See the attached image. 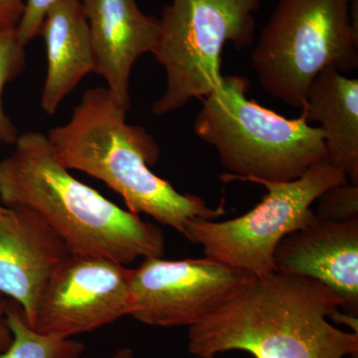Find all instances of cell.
I'll return each mask as SVG.
<instances>
[{"mask_svg": "<svg viewBox=\"0 0 358 358\" xmlns=\"http://www.w3.org/2000/svg\"><path fill=\"white\" fill-rule=\"evenodd\" d=\"M7 301L0 294V353L6 352L13 341V334L6 320Z\"/></svg>", "mask_w": 358, "mask_h": 358, "instance_id": "obj_20", "label": "cell"}, {"mask_svg": "<svg viewBox=\"0 0 358 358\" xmlns=\"http://www.w3.org/2000/svg\"><path fill=\"white\" fill-rule=\"evenodd\" d=\"M262 0H171L159 20L152 54L166 69V89L152 112L164 115L222 84L221 55L228 42L240 50L253 44L254 13Z\"/></svg>", "mask_w": 358, "mask_h": 358, "instance_id": "obj_6", "label": "cell"}, {"mask_svg": "<svg viewBox=\"0 0 358 358\" xmlns=\"http://www.w3.org/2000/svg\"><path fill=\"white\" fill-rule=\"evenodd\" d=\"M247 78L223 76L222 84L202 99L195 134L216 150L224 180H294L327 159L324 134L303 115L287 119L248 100Z\"/></svg>", "mask_w": 358, "mask_h": 358, "instance_id": "obj_4", "label": "cell"}, {"mask_svg": "<svg viewBox=\"0 0 358 358\" xmlns=\"http://www.w3.org/2000/svg\"><path fill=\"white\" fill-rule=\"evenodd\" d=\"M275 272L303 275L329 287L343 301V313L358 315V219L320 220L289 233L274 253Z\"/></svg>", "mask_w": 358, "mask_h": 358, "instance_id": "obj_11", "label": "cell"}, {"mask_svg": "<svg viewBox=\"0 0 358 358\" xmlns=\"http://www.w3.org/2000/svg\"><path fill=\"white\" fill-rule=\"evenodd\" d=\"M0 160V201L32 209L55 231L72 255L110 259L127 266L159 258L166 237L159 226L124 210L84 185L59 162L46 134L18 136Z\"/></svg>", "mask_w": 358, "mask_h": 358, "instance_id": "obj_2", "label": "cell"}, {"mask_svg": "<svg viewBox=\"0 0 358 358\" xmlns=\"http://www.w3.org/2000/svg\"><path fill=\"white\" fill-rule=\"evenodd\" d=\"M6 320L13 341L0 358H80L83 355L85 346L80 341L35 331L14 301L7 303Z\"/></svg>", "mask_w": 358, "mask_h": 358, "instance_id": "obj_15", "label": "cell"}, {"mask_svg": "<svg viewBox=\"0 0 358 358\" xmlns=\"http://www.w3.org/2000/svg\"><path fill=\"white\" fill-rule=\"evenodd\" d=\"M25 46L18 38L16 27H0V143L14 145L18 131L2 105V93L9 82L24 70Z\"/></svg>", "mask_w": 358, "mask_h": 358, "instance_id": "obj_16", "label": "cell"}, {"mask_svg": "<svg viewBox=\"0 0 358 358\" xmlns=\"http://www.w3.org/2000/svg\"><path fill=\"white\" fill-rule=\"evenodd\" d=\"M112 358H134V352L131 348H122L117 350Z\"/></svg>", "mask_w": 358, "mask_h": 358, "instance_id": "obj_21", "label": "cell"}, {"mask_svg": "<svg viewBox=\"0 0 358 358\" xmlns=\"http://www.w3.org/2000/svg\"><path fill=\"white\" fill-rule=\"evenodd\" d=\"M315 216L329 222L358 219V185L343 183L329 188L317 199Z\"/></svg>", "mask_w": 358, "mask_h": 358, "instance_id": "obj_17", "label": "cell"}, {"mask_svg": "<svg viewBox=\"0 0 358 358\" xmlns=\"http://www.w3.org/2000/svg\"><path fill=\"white\" fill-rule=\"evenodd\" d=\"M341 298L317 280L273 272L255 275L229 300L188 327L199 358L241 350L254 358L357 357L358 334L334 327Z\"/></svg>", "mask_w": 358, "mask_h": 358, "instance_id": "obj_1", "label": "cell"}, {"mask_svg": "<svg viewBox=\"0 0 358 358\" xmlns=\"http://www.w3.org/2000/svg\"><path fill=\"white\" fill-rule=\"evenodd\" d=\"M348 182L345 174L327 159L294 180L257 181L268 192L252 210L224 222L195 219L185 238L201 245L205 256L217 262L255 275L270 274L282 238L313 220L312 205L322 193Z\"/></svg>", "mask_w": 358, "mask_h": 358, "instance_id": "obj_7", "label": "cell"}, {"mask_svg": "<svg viewBox=\"0 0 358 358\" xmlns=\"http://www.w3.org/2000/svg\"><path fill=\"white\" fill-rule=\"evenodd\" d=\"M255 275L213 259H143L131 268L129 315L152 327H192Z\"/></svg>", "mask_w": 358, "mask_h": 358, "instance_id": "obj_8", "label": "cell"}, {"mask_svg": "<svg viewBox=\"0 0 358 358\" xmlns=\"http://www.w3.org/2000/svg\"><path fill=\"white\" fill-rule=\"evenodd\" d=\"M71 255L36 212L0 205V294L20 306L30 327L45 285Z\"/></svg>", "mask_w": 358, "mask_h": 358, "instance_id": "obj_10", "label": "cell"}, {"mask_svg": "<svg viewBox=\"0 0 358 358\" xmlns=\"http://www.w3.org/2000/svg\"><path fill=\"white\" fill-rule=\"evenodd\" d=\"M131 275L110 259L71 255L45 285L31 327L71 338L129 315Z\"/></svg>", "mask_w": 358, "mask_h": 358, "instance_id": "obj_9", "label": "cell"}, {"mask_svg": "<svg viewBox=\"0 0 358 358\" xmlns=\"http://www.w3.org/2000/svg\"><path fill=\"white\" fill-rule=\"evenodd\" d=\"M127 114L107 87L89 89L70 121L50 129L47 140L66 169L103 181L124 199L129 211L147 214L185 237L195 219L214 220L225 214L222 205L211 208L150 171L159 159V148L145 129L127 122Z\"/></svg>", "mask_w": 358, "mask_h": 358, "instance_id": "obj_3", "label": "cell"}, {"mask_svg": "<svg viewBox=\"0 0 358 358\" xmlns=\"http://www.w3.org/2000/svg\"><path fill=\"white\" fill-rule=\"evenodd\" d=\"M59 0H24V13L16 26L18 38L27 46L31 40L38 36L40 27L47 11Z\"/></svg>", "mask_w": 358, "mask_h": 358, "instance_id": "obj_18", "label": "cell"}, {"mask_svg": "<svg viewBox=\"0 0 358 358\" xmlns=\"http://www.w3.org/2000/svg\"><path fill=\"white\" fill-rule=\"evenodd\" d=\"M24 13V0H0V27H16Z\"/></svg>", "mask_w": 358, "mask_h": 358, "instance_id": "obj_19", "label": "cell"}, {"mask_svg": "<svg viewBox=\"0 0 358 358\" xmlns=\"http://www.w3.org/2000/svg\"><path fill=\"white\" fill-rule=\"evenodd\" d=\"M350 6L352 0H279L251 55L266 93L301 109L322 71L357 69Z\"/></svg>", "mask_w": 358, "mask_h": 358, "instance_id": "obj_5", "label": "cell"}, {"mask_svg": "<svg viewBox=\"0 0 358 358\" xmlns=\"http://www.w3.org/2000/svg\"><path fill=\"white\" fill-rule=\"evenodd\" d=\"M88 22L96 72L115 102L129 112V81L138 58L154 52L159 18L141 10L136 0H80Z\"/></svg>", "mask_w": 358, "mask_h": 358, "instance_id": "obj_12", "label": "cell"}, {"mask_svg": "<svg viewBox=\"0 0 358 358\" xmlns=\"http://www.w3.org/2000/svg\"><path fill=\"white\" fill-rule=\"evenodd\" d=\"M47 55L41 107L55 114L61 102L87 75L96 72L95 53L80 0H59L40 27Z\"/></svg>", "mask_w": 358, "mask_h": 358, "instance_id": "obj_13", "label": "cell"}, {"mask_svg": "<svg viewBox=\"0 0 358 358\" xmlns=\"http://www.w3.org/2000/svg\"><path fill=\"white\" fill-rule=\"evenodd\" d=\"M301 110L308 124H320L327 160L358 185V80L324 69L310 85Z\"/></svg>", "mask_w": 358, "mask_h": 358, "instance_id": "obj_14", "label": "cell"}]
</instances>
